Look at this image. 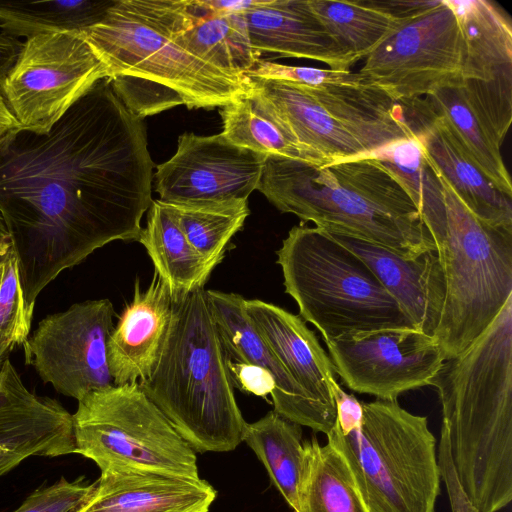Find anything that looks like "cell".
Instances as JSON below:
<instances>
[{
    "instance_id": "cell-1",
    "label": "cell",
    "mask_w": 512,
    "mask_h": 512,
    "mask_svg": "<svg viewBox=\"0 0 512 512\" xmlns=\"http://www.w3.org/2000/svg\"><path fill=\"white\" fill-rule=\"evenodd\" d=\"M143 119L110 78L98 80L47 133L0 139V215L27 305L63 270L104 245L138 241L152 199Z\"/></svg>"
},
{
    "instance_id": "cell-2",
    "label": "cell",
    "mask_w": 512,
    "mask_h": 512,
    "mask_svg": "<svg viewBox=\"0 0 512 512\" xmlns=\"http://www.w3.org/2000/svg\"><path fill=\"white\" fill-rule=\"evenodd\" d=\"M430 385L462 490L477 512H499L512 500V297Z\"/></svg>"
},
{
    "instance_id": "cell-3",
    "label": "cell",
    "mask_w": 512,
    "mask_h": 512,
    "mask_svg": "<svg viewBox=\"0 0 512 512\" xmlns=\"http://www.w3.org/2000/svg\"><path fill=\"white\" fill-rule=\"evenodd\" d=\"M257 190L279 211L327 233L368 241L406 259L437 252L406 190L374 159L319 166L268 155Z\"/></svg>"
},
{
    "instance_id": "cell-4",
    "label": "cell",
    "mask_w": 512,
    "mask_h": 512,
    "mask_svg": "<svg viewBox=\"0 0 512 512\" xmlns=\"http://www.w3.org/2000/svg\"><path fill=\"white\" fill-rule=\"evenodd\" d=\"M82 33L117 96L142 119L179 105L223 107L250 90L247 76L227 73L173 40L138 0H115Z\"/></svg>"
},
{
    "instance_id": "cell-5",
    "label": "cell",
    "mask_w": 512,
    "mask_h": 512,
    "mask_svg": "<svg viewBox=\"0 0 512 512\" xmlns=\"http://www.w3.org/2000/svg\"><path fill=\"white\" fill-rule=\"evenodd\" d=\"M138 383L195 452H228L243 441L247 422L204 288L173 303L156 365Z\"/></svg>"
},
{
    "instance_id": "cell-6",
    "label": "cell",
    "mask_w": 512,
    "mask_h": 512,
    "mask_svg": "<svg viewBox=\"0 0 512 512\" xmlns=\"http://www.w3.org/2000/svg\"><path fill=\"white\" fill-rule=\"evenodd\" d=\"M276 254L285 292L324 342L415 328L370 267L327 232L302 223L294 226Z\"/></svg>"
},
{
    "instance_id": "cell-7",
    "label": "cell",
    "mask_w": 512,
    "mask_h": 512,
    "mask_svg": "<svg viewBox=\"0 0 512 512\" xmlns=\"http://www.w3.org/2000/svg\"><path fill=\"white\" fill-rule=\"evenodd\" d=\"M363 405L359 428L344 435L337 420L328 443L345 459L370 512H434L440 493L436 439L425 416L397 400Z\"/></svg>"
},
{
    "instance_id": "cell-8",
    "label": "cell",
    "mask_w": 512,
    "mask_h": 512,
    "mask_svg": "<svg viewBox=\"0 0 512 512\" xmlns=\"http://www.w3.org/2000/svg\"><path fill=\"white\" fill-rule=\"evenodd\" d=\"M438 175L446 228L437 255L446 295L433 337L446 360L482 334L512 297V229L478 219Z\"/></svg>"
},
{
    "instance_id": "cell-9",
    "label": "cell",
    "mask_w": 512,
    "mask_h": 512,
    "mask_svg": "<svg viewBox=\"0 0 512 512\" xmlns=\"http://www.w3.org/2000/svg\"><path fill=\"white\" fill-rule=\"evenodd\" d=\"M72 421L75 453L94 461L101 472L133 469L200 478L196 452L138 382L88 393Z\"/></svg>"
},
{
    "instance_id": "cell-10",
    "label": "cell",
    "mask_w": 512,
    "mask_h": 512,
    "mask_svg": "<svg viewBox=\"0 0 512 512\" xmlns=\"http://www.w3.org/2000/svg\"><path fill=\"white\" fill-rule=\"evenodd\" d=\"M109 76L82 31L47 33L26 39L0 92L20 127L47 133L98 80Z\"/></svg>"
},
{
    "instance_id": "cell-11",
    "label": "cell",
    "mask_w": 512,
    "mask_h": 512,
    "mask_svg": "<svg viewBox=\"0 0 512 512\" xmlns=\"http://www.w3.org/2000/svg\"><path fill=\"white\" fill-rule=\"evenodd\" d=\"M463 37L446 0L406 19L358 71L397 102L462 86Z\"/></svg>"
},
{
    "instance_id": "cell-12",
    "label": "cell",
    "mask_w": 512,
    "mask_h": 512,
    "mask_svg": "<svg viewBox=\"0 0 512 512\" xmlns=\"http://www.w3.org/2000/svg\"><path fill=\"white\" fill-rule=\"evenodd\" d=\"M114 308L87 300L43 318L24 346L25 362L60 394L81 400L114 385L107 359Z\"/></svg>"
},
{
    "instance_id": "cell-13",
    "label": "cell",
    "mask_w": 512,
    "mask_h": 512,
    "mask_svg": "<svg viewBox=\"0 0 512 512\" xmlns=\"http://www.w3.org/2000/svg\"><path fill=\"white\" fill-rule=\"evenodd\" d=\"M325 344L345 385L381 400L430 385L444 361L435 338L415 328L382 329Z\"/></svg>"
},
{
    "instance_id": "cell-14",
    "label": "cell",
    "mask_w": 512,
    "mask_h": 512,
    "mask_svg": "<svg viewBox=\"0 0 512 512\" xmlns=\"http://www.w3.org/2000/svg\"><path fill=\"white\" fill-rule=\"evenodd\" d=\"M463 37L462 90L484 127L502 142L512 119V27L486 0H446Z\"/></svg>"
},
{
    "instance_id": "cell-15",
    "label": "cell",
    "mask_w": 512,
    "mask_h": 512,
    "mask_svg": "<svg viewBox=\"0 0 512 512\" xmlns=\"http://www.w3.org/2000/svg\"><path fill=\"white\" fill-rule=\"evenodd\" d=\"M267 156L233 144L222 132H185L175 154L156 166L154 189L166 203L248 200Z\"/></svg>"
},
{
    "instance_id": "cell-16",
    "label": "cell",
    "mask_w": 512,
    "mask_h": 512,
    "mask_svg": "<svg viewBox=\"0 0 512 512\" xmlns=\"http://www.w3.org/2000/svg\"><path fill=\"white\" fill-rule=\"evenodd\" d=\"M75 453L72 414L27 389L6 357L0 369V476L31 456Z\"/></svg>"
},
{
    "instance_id": "cell-17",
    "label": "cell",
    "mask_w": 512,
    "mask_h": 512,
    "mask_svg": "<svg viewBox=\"0 0 512 512\" xmlns=\"http://www.w3.org/2000/svg\"><path fill=\"white\" fill-rule=\"evenodd\" d=\"M138 1L173 40L227 73L246 76L261 59L242 13L213 11L203 0Z\"/></svg>"
},
{
    "instance_id": "cell-18",
    "label": "cell",
    "mask_w": 512,
    "mask_h": 512,
    "mask_svg": "<svg viewBox=\"0 0 512 512\" xmlns=\"http://www.w3.org/2000/svg\"><path fill=\"white\" fill-rule=\"evenodd\" d=\"M224 351L230 359L257 365L275 382L270 394L274 411L282 417L327 435L336 420L315 405L254 329L244 311L241 295L205 290Z\"/></svg>"
},
{
    "instance_id": "cell-19",
    "label": "cell",
    "mask_w": 512,
    "mask_h": 512,
    "mask_svg": "<svg viewBox=\"0 0 512 512\" xmlns=\"http://www.w3.org/2000/svg\"><path fill=\"white\" fill-rule=\"evenodd\" d=\"M405 120L434 169L481 221L512 229V197L503 193L472 161L443 121L417 98L400 102Z\"/></svg>"
},
{
    "instance_id": "cell-20",
    "label": "cell",
    "mask_w": 512,
    "mask_h": 512,
    "mask_svg": "<svg viewBox=\"0 0 512 512\" xmlns=\"http://www.w3.org/2000/svg\"><path fill=\"white\" fill-rule=\"evenodd\" d=\"M249 80L251 91L290 135L306 162L324 166L368 156L362 143L304 85Z\"/></svg>"
},
{
    "instance_id": "cell-21",
    "label": "cell",
    "mask_w": 512,
    "mask_h": 512,
    "mask_svg": "<svg viewBox=\"0 0 512 512\" xmlns=\"http://www.w3.org/2000/svg\"><path fill=\"white\" fill-rule=\"evenodd\" d=\"M250 323L307 397L337 419L331 390L332 361L304 320L287 310L259 300L244 299Z\"/></svg>"
},
{
    "instance_id": "cell-22",
    "label": "cell",
    "mask_w": 512,
    "mask_h": 512,
    "mask_svg": "<svg viewBox=\"0 0 512 512\" xmlns=\"http://www.w3.org/2000/svg\"><path fill=\"white\" fill-rule=\"evenodd\" d=\"M328 234L370 267L417 330L433 336L446 295L444 270L437 252L406 259L368 241Z\"/></svg>"
},
{
    "instance_id": "cell-23",
    "label": "cell",
    "mask_w": 512,
    "mask_h": 512,
    "mask_svg": "<svg viewBox=\"0 0 512 512\" xmlns=\"http://www.w3.org/2000/svg\"><path fill=\"white\" fill-rule=\"evenodd\" d=\"M172 314L168 287L157 273L154 272L145 290L136 278L133 298L119 316L107 344L108 365L115 385L140 382L152 373Z\"/></svg>"
},
{
    "instance_id": "cell-24",
    "label": "cell",
    "mask_w": 512,
    "mask_h": 512,
    "mask_svg": "<svg viewBox=\"0 0 512 512\" xmlns=\"http://www.w3.org/2000/svg\"><path fill=\"white\" fill-rule=\"evenodd\" d=\"M217 492L206 480L133 469L102 471L77 512H208Z\"/></svg>"
},
{
    "instance_id": "cell-25",
    "label": "cell",
    "mask_w": 512,
    "mask_h": 512,
    "mask_svg": "<svg viewBox=\"0 0 512 512\" xmlns=\"http://www.w3.org/2000/svg\"><path fill=\"white\" fill-rule=\"evenodd\" d=\"M242 15L251 45L260 53L315 60L337 71H348L352 66L308 0H262Z\"/></svg>"
},
{
    "instance_id": "cell-26",
    "label": "cell",
    "mask_w": 512,
    "mask_h": 512,
    "mask_svg": "<svg viewBox=\"0 0 512 512\" xmlns=\"http://www.w3.org/2000/svg\"><path fill=\"white\" fill-rule=\"evenodd\" d=\"M138 241L145 247L154 272L168 287L173 303L204 285L213 269L191 245L165 202L153 200Z\"/></svg>"
},
{
    "instance_id": "cell-27",
    "label": "cell",
    "mask_w": 512,
    "mask_h": 512,
    "mask_svg": "<svg viewBox=\"0 0 512 512\" xmlns=\"http://www.w3.org/2000/svg\"><path fill=\"white\" fill-rule=\"evenodd\" d=\"M296 512H370L343 456L314 436L303 441Z\"/></svg>"
},
{
    "instance_id": "cell-28",
    "label": "cell",
    "mask_w": 512,
    "mask_h": 512,
    "mask_svg": "<svg viewBox=\"0 0 512 512\" xmlns=\"http://www.w3.org/2000/svg\"><path fill=\"white\" fill-rule=\"evenodd\" d=\"M367 158L377 161L403 186L418 209L438 252L446 228L443 187L418 138L413 135L395 141Z\"/></svg>"
},
{
    "instance_id": "cell-29",
    "label": "cell",
    "mask_w": 512,
    "mask_h": 512,
    "mask_svg": "<svg viewBox=\"0 0 512 512\" xmlns=\"http://www.w3.org/2000/svg\"><path fill=\"white\" fill-rule=\"evenodd\" d=\"M439 117L472 161L506 195L512 197V183L500 145L469 106L462 86L445 87L417 98Z\"/></svg>"
},
{
    "instance_id": "cell-30",
    "label": "cell",
    "mask_w": 512,
    "mask_h": 512,
    "mask_svg": "<svg viewBox=\"0 0 512 512\" xmlns=\"http://www.w3.org/2000/svg\"><path fill=\"white\" fill-rule=\"evenodd\" d=\"M308 4L351 65L366 58L408 19L396 18L378 1L308 0Z\"/></svg>"
},
{
    "instance_id": "cell-31",
    "label": "cell",
    "mask_w": 512,
    "mask_h": 512,
    "mask_svg": "<svg viewBox=\"0 0 512 512\" xmlns=\"http://www.w3.org/2000/svg\"><path fill=\"white\" fill-rule=\"evenodd\" d=\"M301 427L272 410L247 423L243 435V441L262 462L272 484L294 512L304 463Z\"/></svg>"
},
{
    "instance_id": "cell-32",
    "label": "cell",
    "mask_w": 512,
    "mask_h": 512,
    "mask_svg": "<svg viewBox=\"0 0 512 512\" xmlns=\"http://www.w3.org/2000/svg\"><path fill=\"white\" fill-rule=\"evenodd\" d=\"M115 0L1 1L0 28L14 38L83 31L98 23Z\"/></svg>"
},
{
    "instance_id": "cell-33",
    "label": "cell",
    "mask_w": 512,
    "mask_h": 512,
    "mask_svg": "<svg viewBox=\"0 0 512 512\" xmlns=\"http://www.w3.org/2000/svg\"><path fill=\"white\" fill-rule=\"evenodd\" d=\"M167 204L191 245L213 270L250 214L248 200Z\"/></svg>"
},
{
    "instance_id": "cell-34",
    "label": "cell",
    "mask_w": 512,
    "mask_h": 512,
    "mask_svg": "<svg viewBox=\"0 0 512 512\" xmlns=\"http://www.w3.org/2000/svg\"><path fill=\"white\" fill-rule=\"evenodd\" d=\"M220 115L222 133L233 144L265 155L304 160L296 143L251 89L221 107Z\"/></svg>"
},
{
    "instance_id": "cell-35",
    "label": "cell",
    "mask_w": 512,
    "mask_h": 512,
    "mask_svg": "<svg viewBox=\"0 0 512 512\" xmlns=\"http://www.w3.org/2000/svg\"><path fill=\"white\" fill-rule=\"evenodd\" d=\"M33 311L25 301L17 256L10 243L0 251V353L5 357L27 340Z\"/></svg>"
},
{
    "instance_id": "cell-36",
    "label": "cell",
    "mask_w": 512,
    "mask_h": 512,
    "mask_svg": "<svg viewBox=\"0 0 512 512\" xmlns=\"http://www.w3.org/2000/svg\"><path fill=\"white\" fill-rule=\"evenodd\" d=\"M95 482L61 478L31 493L14 512H77L91 497Z\"/></svg>"
},
{
    "instance_id": "cell-37",
    "label": "cell",
    "mask_w": 512,
    "mask_h": 512,
    "mask_svg": "<svg viewBox=\"0 0 512 512\" xmlns=\"http://www.w3.org/2000/svg\"><path fill=\"white\" fill-rule=\"evenodd\" d=\"M249 78L283 81L306 86H317L331 82H349L363 78L359 72L337 71L280 64L260 59L246 74Z\"/></svg>"
},
{
    "instance_id": "cell-38",
    "label": "cell",
    "mask_w": 512,
    "mask_h": 512,
    "mask_svg": "<svg viewBox=\"0 0 512 512\" xmlns=\"http://www.w3.org/2000/svg\"><path fill=\"white\" fill-rule=\"evenodd\" d=\"M227 356V355H226ZM227 366L232 379L243 392L265 398L275 388L272 375L265 369L234 361L227 357Z\"/></svg>"
},
{
    "instance_id": "cell-39",
    "label": "cell",
    "mask_w": 512,
    "mask_h": 512,
    "mask_svg": "<svg viewBox=\"0 0 512 512\" xmlns=\"http://www.w3.org/2000/svg\"><path fill=\"white\" fill-rule=\"evenodd\" d=\"M437 463L440 478L447 487L452 512H477L462 490L453 467L449 445L444 439H440Z\"/></svg>"
},
{
    "instance_id": "cell-40",
    "label": "cell",
    "mask_w": 512,
    "mask_h": 512,
    "mask_svg": "<svg viewBox=\"0 0 512 512\" xmlns=\"http://www.w3.org/2000/svg\"><path fill=\"white\" fill-rule=\"evenodd\" d=\"M336 406L337 423L342 434L359 428L363 420V405L352 394L346 393L336 380L331 383Z\"/></svg>"
},
{
    "instance_id": "cell-41",
    "label": "cell",
    "mask_w": 512,
    "mask_h": 512,
    "mask_svg": "<svg viewBox=\"0 0 512 512\" xmlns=\"http://www.w3.org/2000/svg\"><path fill=\"white\" fill-rule=\"evenodd\" d=\"M24 42L9 35L0 33V83L15 64Z\"/></svg>"
},
{
    "instance_id": "cell-42",
    "label": "cell",
    "mask_w": 512,
    "mask_h": 512,
    "mask_svg": "<svg viewBox=\"0 0 512 512\" xmlns=\"http://www.w3.org/2000/svg\"><path fill=\"white\" fill-rule=\"evenodd\" d=\"M207 7L220 13H237L245 11L259 5L262 0H203Z\"/></svg>"
},
{
    "instance_id": "cell-43",
    "label": "cell",
    "mask_w": 512,
    "mask_h": 512,
    "mask_svg": "<svg viewBox=\"0 0 512 512\" xmlns=\"http://www.w3.org/2000/svg\"><path fill=\"white\" fill-rule=\"evenodd\" d=\"M19 123L8 108L0 92V139L14 128L19 127Z\"/></svg>"
},
{
    "instance_id": "cell-44",
    "label": "cell",
    "mask_w": 512,
    "mask_h": 512,
    "mask_svg": "<svg viewBox=\"0 0 512 512\" xmlns=\"http://www.w3.org/2000/svg\"><path fill=\"white\" fill-rule=\"evenodd\" d=\"M11 243L5 223L0 215V251Z\"/></svg>"
},
{
    "instance_id": "cell-45",
    "label": "cell",
    "mask_w": 512,
    "mask_h": 512,
    "mask_svg": "<svg viewBox=\"0 0 512 512\" xmlns=\"http://www.w3.org/2000/svg\"><path fill=\"white\" fill-rule=\"evenodd\" d=\"M5 358L6 357L2 353H0V369Z\"/></svg>"
}]
</instances>
